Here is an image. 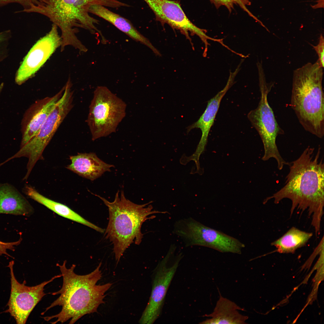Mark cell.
<instances>
[{
    "mask_svg": "<svg viewBox=\"0 0 324 324\" xmlns=\"http://www.w3.org/2000/svg\"><path fill=\"white\" fill-rule=\"evenodd\" d=\"M33 208L26 198L12 185L0 184V214L28 216Z\"/></svg>",
    "mask_w": 324,
    "mask_h": 324,
    "instance_id": "obj_17",
    "label": "cell"
},
{
    "mask_svg": "<svg viewBox=\"0 0 324 324\" xmlns=\"http://www.w3.org/2000/svg\"><path fill=\"white\" fill-rule=\"evenodd\" d=\"M24 193L31 198L43 205L58 214L65 218L90 227L101 233L104 230L82 218L68 206L43 196L34 187L26 185L23 189Z\"/></svg>",
    "mask_w": 324,
    "mask_h": 324,
    "instance_id": "obj_19",
    "label": "cell"
},
{
    "mask_svg": "<svg viewBox=\"0 0 324 324\" xmlns=\"http://www.w3.org/2000/svg\"><path fill=\"white\" fill-rule=\"evenodd\" d=\"M70 164L66 167L79 175L91 181L100 177L105 172L110 171L113 165L107 164L94 153H78L71 156Z\"/></svg>",
    "mask_w": 324,
    "mask_h": 324,
    "instance_id": "obj_15",
    "label": "cell"
},
{
    "mask_svg": "<svg viewBox=\"0 0 324 324\" xmlns=\"http://www.w3.org/2000/svg\"><path fill=\"white\" fill-rule=\"evenodd\" d=\"M119 190L115 200L110 202L105 198L95 194L108 208L109 221L104 233L105 238L109 239L113 245L117 263L126 249L134 242L139 245L142 242L143 234L141 229L143 223L148 220L153 219V214L167 213L153 210L149 202L138 205L125 197L122 190L120 198Z\"/></svg>",
    "mask_w": 324,
    "mask_h": 324,
    "instance_id": "obj_5",
    "label": "cell"
},
{
    "mask_svg": "<svg viewBox=\"0 0 324 324\" xmlns=\"http://www.w3.org/2000/svg\"><path fill=\"white\" fill-rule=\"evenodd\" d=\"M3 85H2V84L0 85V93H1V92H2V89H3Z\"/></svg>",
    "mask_w": 324,
    "mask_h": 324,
    "instance_id": "obj_27",
    "label": "cell"
},
{
    "mask_svg": "<svg viewBox=\"0 0 324 324\" xmlns=\"http://www.w3.org/2000/svg\"><path fill=\"white\" fill-rule=\"evenodd\" d=\"M14 262H9L8 267L10 271L11 291L7 304L9 313L18 324H25L30 313L46 294L44 292L45 286L54 280L62 276V274L56 275L50 279L34 286L25 285L26 281L19 282L15 276L13 266Z\"/></svg>",
    "mask_w": 324,
    "mask_h": 324,
    "instance_id": "obj_11",
    "label": "cell"
},
{
    "mask_svg": "<svg viewBox=\"0 0 324 324\" xmlns=\"http://www.w3.org/2000/svg\"><path fill=\"white\" fill-rule=\"evenodd\" d=\"M318 57V60L320 66L323 68L324 65V38L322 34L320 36L317 45H312Z\"/></svg>",
    "mask_w": 324,
    "mask_h": 324,
    "instance_id": "obj_25",
    "label": "cell"
},
{
    "mask_svg": "<svg viewBox=\"0 0 324 324\" xmlns=\"http://www.w3.org/2000/svg\"><path fill=\"white\" fill-rule=\"evenodd\" d=\"M117 0H39L27 13H35L48 17L61 29V50L66 46L70 45L79 50L86 52L87 49L77 38L76 34L79 28L91 32H100L95 26L99 20L91 16L88 10L92 5H99L115 8Z\"/></svg>",
    "mask_w": 324,
    "mask_h": 324,
    "instance_id": "obj_3",
    "label": "cell"
},
{
    "mask_svg": "<svg viewBox=\"0 0 324 324\" xmlns=\"http://www.w3.org/2000/svg\"><path fill=\"white\" fill-rule=\"evenodd\" d=\"M155 14L156 20L180 30L188 37V32L205 36L203 31L186 16L179 2L170 0H144Z\"/></svg>",
    "mask_w": 324,
    "mask_h": 324,
    "instance_id": "obj_13",
    "label": "cell"
},
{
    "mask_svg": "<svg viewBox=\"0 0 324 324\" xmlns=\"http://www.w3.org/2000/svg\"><path fill=\"white\" fill-rule=\"evenodd\" d=\"M68 80L63 95L42 124L37 133L20 147L11 158L26 157L28 158L26 175L28 176L39 160H43V153L58 129L73 106V92Z\"/></svg>",
    "mask_w": 324,
    "mask_h": 324,
    "instance_id": "obj_6",
    "label": "cell"
},
{
    "mask_svg": "<svg viewBox=\"0 0 324 324\" xmlns=\"http://www.w3.org/2000/svg\"><path fill=\"white\" fill-rule=\"evenodd\" d=\"M273 85L272 82L267 83L264 76L261 77L260 81V102L257 107L250 111L247 117L262 141L264 150L262 160L266 161L271 158H274L278 169L280 170L289 163L281 157L276 143L277 136L284 134V132L278 124L268 100V94Z\"/></svg>",
    "mask_w": 324,
    "mask_h": 324,
    "instance_id": "obj_8",
    "label": "cell"
},
{
    "mask_svg": "<svg viewBox=\"0 0 324 324\" xmlns=\"http://www.w3.org/2000/svg\"><path fill=\"white\" fill-rule=\"evenodd\" d=\"M126 108L125 103L107 87L98 86L94 92L86 120L92 140L116 132L125 116Z\"/></svg>",
    "mask_w": 324,
    "mask_h": 324,
    "instance_id": "obj_7",
    "label": "cell"
},
{
    "mask_svg": "<svg viewBox=\"0 0 324 324\" xmlns=\"http://www.w3.org/2000/svg\"><path fill=\"white\" fill-rule=\"evenodd\" d=\"M173 233L179 237L187 247L204 246L223 253L240 254L245 247L236 238L206 226L191 217L176 221Z\"/></svg>",
    "mask_w": 324,
    "mask_h": 324,
    "instance_id": "obj_9",
    "label": "cell"
},
{
    "mask_svg": "<svg viewBox=\"0 0 324 324\" xmlns=\"http://www.w3.org/2000/svg\"><path fill=\"white\" fill-rule=\"evenodd\" d=\"M313 235L292 227L282 236L271 243L281 253H293L298 249L304 246Z\"/></svg>",
    "mask_w": 324,
    "mask_h": 324,
    "instance_id": "obj_21",
    "label": "cell"
},
{
    "mask_svg": "<svg viewBox=\"0 0 324 324\" xmlns=\"http://www.w3.org/2000/svg\"><path fill=\"white\" fill-rule=\"evenodd\" d=\"M228 83L225 88L208 101L207 107L199 119L187 128L188 132L192 129L198 128L202 132V136L197 150L202 152L207 144L208 135L213 125L219 108L221 100L230 86Z\"/></svg>",
    "mask_w": 324,
    "mask_h": 324,
    "instance_id": "obj_20",
    "label": "cell"
},
{
    "mask_svg": "<svg viewBox=\"0 0 324 324\" xmlns=\"http://www.w3.org/2000/svg\"><path fill=\"white\" fill-rule=\"evenodd\" d=\"M216 8L218 9L221 6L226 7L230 12L232 11L235 5L239 6L244 11L247 12L254 19L256 18L253 15L247 8V6L250 4V0H210Z\"/></svg>",
    "mask_w": 324,
    "mask_h": 324,
    "instance_id": "obj_22",
    "label": "cell"
},
{
    "mask_svg": "<svg viewBox=\"0 0 324 324\" xmlns=\"http://www.w3.org/2000/svg\"><path fill=\"white\" fill-rule=\"evenodd\" d=\"M22 241V238L20 236V239L18 241L15 242H4L0 241V256L4 254L12 257L7 253V250L9 249L13 251H14L15 246L19 245Z\"/></svg>",
    "mask_w": 324,
    "mask_h": 324,
    "instance_id": "obj_26",
    "label": "cell"
},
{
    "mask_svg": "<svg viewBox=\"0 0 324 324\" xmlns=\"http://www.w3.org/2000/svg\"><path fill=\"white\" fill-rule=\"evenodd\" d=\"M10 32L6 31L0 33V62L5 57L8 40L10 37Z\"/></svg>",
    "mask_w": 324,
    "mask_h": 324,
    "instance_id": "obj_23",
    "label": "cell"
},
{
    "mask_svg": "<svg viewBox=\"0 0 324 324\" xmlns=\"http://www.w3.org/2000/svg\"><path fill=\"white\" fill-rule=\"evenodd\" d=\"M307 147L299 157L289 164L290 171L284 186L265 199L279 203L282 200H291V215L296 209L307 210L316 236L320 234L324 205V165L320 158L321 148Z\"/></svg>",
    "mask_w": 324,
    "mask_h": 324,
    "instance_id": "obj_1",
    "label": "cell"
},
{
    "mask_svg": "<svg viewBox=\"0 0 324 324\" xmlns=\"http://www.w3.org/2000/svg\"><path fill=\"white\" fill-rule=\"evenodd\" d=\"M66 263L65 261L62 265L57 264L63 277V284L61 289L51 294L60 295L41 314L43 315L52 308L61 306L58 314L43 317L46 321L55 318L56 321L51 322L52 324L62 323L69 320V323L73 324L85 315L96 312L99 306L104 303L105 293L112 284L96 285L102 276L101 262L94 271L85 275L76 274L74 271L76 265L68 268Z\"/></svg>",
    "mask_w": 324,
    "mask_h": 324,
    "instance_id": "obj_2",
    "label": "cell"
},
{
    "mask_svg": "<svg viewBox=\"0 0 324 324\" xmlns=\"http://www.w3.org/2000/svg\"><path fill=\"white\" fill-rule=\"evenodd\" d=\"M38 1V0H0V6L10 3H18L24 8L23 10L20 12H25L30 9L32 6L37 4Z\"/></svg>",
    "mask_w": 324,
    "mask_h": 324,
    "instance_id": "obj_24",
    "label": "cell"
},
{
    "mask_svg": "<svg viewBox=\"0 0 324 324\" xmlns=\"http://www.w3.org/2000/svg\"><path fill=\"white\" fill-rule=\"evenodd\" d=\"M57 28L53 24L49 32L37 42L25 57L16 74L17 84H22L32 76L61 46L62 39Z\"/></svg>",
    "mask_w": 324,
    "mask_h": 324,
    "instance_id": "obj_12",
    "label": "cell"
},
{
    "mask_svg": "<svg viewBox=\"0 0 324 324\" xmlns=\"http://www.w3.org/2000/svg\"><path fill=\"white\" fill-rule=\"evenodd\" d=\"M220 297L217 302L213 312L205 316L211 318L207 319L202 324H243L248 317L239 313L238 310L245 311L234 302L222 296L220 292Z\"/></svg>",
    "mask_w": 324,
    "mask_h": 324,
    "instance_id": "obj_18",
    "label": "cell"
},
{
    "mask_svg": "<svg viewBox=\"0 0 324 324\" xmlns=\"http://www.w3.org/2000/svg\"><path fill=\"white\" fill-rule=\"evenodd\" d=\"M88 12L107 21L134 40L146 45L156 54H159L158 50L149 40L142 35L128 19L101 5L91 6Z\"/></svg>",
    "mask_w": 324,
    "mask_h": 324,
    "instance_id": "obj_16",
    "label": "cell"
},
{
    "mask_svg": "<svg viewBox=\"0 0 324 324\" xmlns=\"http://www.w3.org/2000/svg\"><path fill=\"white\" fill-rule=\"evenodd\" d=\"M323 68L317 60L294 70L290 102L304 129L320 138L324 135Z\"/></svg>",
    "mask_w": 324,
    "mask_h": 324,
    "instance_id": "obj_4",
    "label": "cell"
},
{
    "mask_svg": "<svg viewBox=\"0 0 324 324\" xmlns=\"http://www.w3.org/2000/svg\"><path fill=\"white\" fill-rule=\"evenodd\" d=\"M64 86L57 93L35 102L27 110L22 122L20 147L27 143L38 132L51 112L62 97Z\"/></svg>",
    "mask_w": 324,
    "mask_h": 324,
    "instance_id": "obj_14",
    "label": "cell"
},
{
    "mask_svg": "<svg viewBox=\"0 0 324 324\" xmlns=\"http://www.w3.org/2000/svg\"><path fill=\"white\" fill-rule=\"evenodd\" d=\"M176 250L175 246L171 245L156 268L150 297L140 323H153L160 315L167 290L182 257V253L175 255Z\"/></svg>",
    "mask_w": 324,
    "mask_h": 324,
    "instance_id": "obj_10",
    "label": "cell"
}]
</instances>
